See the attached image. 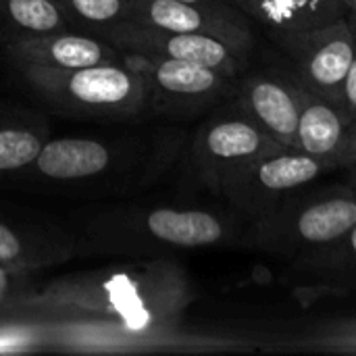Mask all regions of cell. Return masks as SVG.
I'll list each match as a JSON object with an SVG mask.
<instances>
[{"label": "cell", "mask_w": 356, "mask_h": 356, "mask_svg": "<svg viewBox=\"0 0 356 356\" xmlns=\"http://www.w3.org/2000/svg\"><path fill=\"white\" fill-rule=\"evenodd\" d=\"M194 292L186 273L165 257L56 277L27 290L17 309L115 321L127 327H175Z\"/></svg>", "instance_id": "6da1fadb"}, {"label": "cell", "mask_w": 356, "mask_h": 356, "mask_svg": "<svg viewBox=\"0 0 356 356\" xmlns=\"http://www.w3.org/2000/svg\"><path fill=\"white\" fill-rule=\"evenodd\" d=\"M232 221L207 209H111L94 217L83 234L92 254L159 259L171 250L227 242Z\"/></svg>", "instance_id": "7a4b0ae2"}, {"label": "cell", "mask_w": 356, "mask_h": 356, "mask_svg": "<svg viewBox=\"0 0 356 356\" xmlns=\"http://www.w3.org/2000/svg\"><path fill=\"white\" fill-rule=\"evenodd\" d=\"M300 192L257 219L252 240L259 250L273 259L307 265L355 227L356 192L348 188Z\"/></svg>", "instance_id": "3957f363"}, {"label": "cell", "mask_w": 356, "mask_h": 356, "mask_svg": "<svg viewBox=\"0 0 356 356\" xmlns=\"http://www.w3.org/2000/svg\"><path fill=\"white\" fill-rule=\"evenodd\" d=\"M17 71L44 102L67 115L121 119L150 108L146 77L129 60L69 71L38 67Z\"/></svg>", "instance_id": "277c9868"}, {"label": "cell", "mask_w": 356, "mask_h": 356, "mask_svg": "<svg viewBox=\"0 0 356 356\" xmlns=\"http://www.w3.org/2000/svg\"><path fill=\"white\" fill-rule=\"evenodd\" d=\"M334 169L336 167L323 159L311 156L298 148L280 146L254 159L232 177L221 196H225L238 213L257 221Z\"/></svg>", "instance_id": "5b68a950"}, {"label": "cell", "mask_w": 356, "mask_h": 356, "mask_svg": "<svg viewBox=\"0 0 356 356\" xmlns=\"http://www.w3.org/2000/svg\"><path fill=\"white\" fill-rule=\"evenodd\" d=\"M94 35L111 42L113 46L125 52L156 54L167 58H179L196 63L209 69H215L229 77H240L246 73L250 54L227 40L209 35V33H186L161 29L140 21H119L92 29Z\"/></svg>", "instance_id": "8992f818"}, {"label": "cell", "mask_w": 356, "mask_h": 356, "mask_svg": "<svg viewBox=\"0 0 356 356\" xmlns=\"http://www.w3.org/2000/svg\"><path fill=\"white\" fill-rule=\"evenodd\" d=\"M290 60L296 81L323 98L336 100L356 54V31L348 19H338L313 29L273 35Z\"/></svg>", "instance_id": "52a82bcc"}, {"label": "cell", "mask_w": 356, "mask_h": 356, "mask_svg": "<svg viewBox=\"0 0 356 356\" xmlns=\"http://www.w3.org/2000/svg\"><path fill=\"white\" fill-rule=\"evenodd\" d=\"M127 60L146 77L150 106L171 115H196L232 96L238 81V77L179 58L127 52Z\"/></svg>", "instance_id": "ba28073f"}, {"label": "cell", "mask_w": 356, "mask_h": 356, "mask_svg": "<svg viewBox=\"0 0 356 356\" xmlns=\"http://www.w3.org/2000/svg\"><path fill=\"white\" fill-rule=\"evenodd\" d=\"M280 146V142L240 113L213 117L192 140V163L200 181L211 192L221 194L227 181L244 167Z\"/></svg>", "instance_id": "9c48e42d"}, {"label": "cell", "mask_w": 356, "mask_h": 356, "mask_svg": "<svg viewBox=\"0 0 356 356\" xmlns=\"http://www.w3.org/2000/svg\"><path fill=\"white\" fill-rule=\"evenodd\" d=\"M302 90L290 71H254L238 77L232 98L240 115L282 146L296 148Z\"/></svg>", "instance_id": "30bf717a"}, {"label": "cell", "mask_w": 356, "mask_h": 356, "mask_svg": "<svg viewBox=\"0 0 356 356\" xmlns=\"http://www.w3.org/2000/svg\"><path fill=\"white\" fill-rule=\"evenodd\" d=\"M134 21L171 31L209 33L252 52L254 29L236 4H190L179 0H134Z\"/></svg>", "instance_id": "8fae6325"}, {"label": "cell", "mask_w": 356, "mask_h": 356, "mask_svg": "<svg viewBox=\"0 0 356 356\" xmlns=\"http://www.w3.org/2000/svg\"><path fill=\"white\" fill-rule=\"evenodd\" d=\"M4 54L15 67H38L69 71L104 63H127V52L111 42L75 29L29 35L2 44Z\"/></svg>", "instance_id": "7c38bea8"}, {"label": "cell", "mask_w": 356, "mask_h": 356, "mask_svg": "<svg viewBox=\"0 0 356 356\" xmlns=\"http://www.w3.org/2000/svg\"><path fill=\"white\" fill-rule=\"evenodd\" d=\"M296 148L336 169L356 165V121L340 102L302 90Z\"/></svg>", "instance_id": "4fadbf2b"}, {"label": "cell", "mask_w": 356, "mask_h": 356, "mask_svg": "<svg viewBox=\"0 0 356 356\" xmlns=\"http://www.w3.org/2000/svg\"><path fill=\"white\" fill-rule=\"evenodd\" d=\"M119 161V150L96 138L46 140L27 173L50 181H83L106 173Z\"/></svg>", "instance_id": "5bb4252c"}, {"label": "cell", "mask_w": 356, "mask_h": 356, "mask_svg": "<svg viewBox=\"0 0 356 356\" xmlns=\"http://www.w3.org/2000/svg\"><path fill=\"white\" fill-rule=\"evenodd\" d=\"M75 250L73 240L50 232L27 227L23 223H10L0 217V265L23 271L35 273L40 269L58 265L71 259Z\"/></svg>", "instance_id": "9a60e30c"}, {"label": "cell", "mask_w": 356, "mask_h": 356, "mask_svg": "<svg viewBox=\"0 0 356 356\" xmlns=\"http://www.w3.org/2000/svg\"><path fill=\"white\" fill-rule=\"evenodd\" d=\"M250 23L273 35L296 33L346 17L342 0H232Z\"/></svg>", "instance_id": "2e32d148"}, {"label": "cell", "mask_w": 356, "mask_h": 356, "mask_svg": "<svg viewBox=\"0 0 356 356\" xmlns=\"http://www.w3.org/2000/svg\"><path fill=\"white\" fill-rule=\"evenodd\" d=\"M65 29H77V25L56 0H0L2 44Z\"/></svg>", "instance_id": "e0dca14e"}, {"label": "cell", "mask_w": 356, "mask_h": 356, "mask_svg": "<svg viewBox=\"0 0 356 356\" xmlns=\"http://www.w3.org/2000/svg\"><path fill=\"white\" fill-rule=\"evenodd\" d=\"M58 317L50 311L19 309L0 317V355L54 350Z\"/></svg>", "instance_id": "ac0fdd59"}, {"label": "cell", "mask_w": 356, "mask_h": 356, "mask_svg": "<svg viewBox=\"0 0 356 356\" xmlns=\"http://www.w3.org/2000/svg\"><path fill=\"white\" fill-rule=\"evenodd\" d=\"M48 140V127L40 119L0 117V173L25 171Z\"/></svg>", "instance_id": "d6986e66"}, {"label": "cell", "mask_w": 356, "mask_h": 356, "mask_svg": "<svg viewBox=\"0 0 356 356\" xmlns=\"http://www.w3.org/2000/svg\"><path fill=\"white\" fill-rule=\"evenodd\" d=\"M305 267L321 273L340 292L356 294V223L342 240H338L317 259L309 261Z\"/></svg>", "instance_id": "ffe728a7"}, {"label": "cell", "mask_w": 356, "mask_h": 356, "mask_svg": "<svg viewBox=\"0 0 356 356\" xmlns=\"http://www.w3.org/2000/svg\"><path fill=\"white\" fill-rule=\"evenodd\" d=\"M77 27L96 29L102 25L129 21L134 0H56Z\"/></svg>", "instance_id": "44dd1931"}, {"label": "cell", "mask_w": 356, "mask_h": 356, "mask_svg": "<svg viewBox=\"0 0 356 356\" xmlns=\"http://www.w3.org/2000/svg\"><path fill=\"white\" fill-rule=\"evenodd\" d=\"M27 282L29 273L0 265V317L17 309L21 296L27 292Z\"/></svg>", "instance_id": "7402d4cb"}, {"label": "cell", "mask_w": 356, "mask_h": 356, "mask_svg": "<svg viewBox=\"0 0 356 356\" xmlns=\"http://www.w3.org/2000/svg\"><path fill=\"white\" fill-rule=\"evenodd\" d=\"M338 102L340 106L346 111V115L356 121V54L348 67V73L342 81V88H340V96H338Z\"/></svg>", "instance_id": "603a6c76"}, {"label": "cell", "mask_w": 356, "mask_h": 356, "mask_svg": "<svg viewBox=\"0 0 356 356\" xmlns=\"http://www.w3.org/2000/svg\"><path fill=\"white\" fill-rule=\"evenodd\" d=\"M179 2H190V4H234L232 0H179Z\"/></svg>", "instance_id": "cb8c5ba5"}, {"label": "cell", "mask_w": 356, "mask_h": 356, "mask_svg": "<svg viewBox=\"0 0 356 356\" xmlns=\"http://www.w3.org/2000/svg\"><path fill=\"white\" fill-rule=\"evenodd\" d=\"M342 2H344L346 8H350V10H355L356 13V0H342Z\"/></svg>", "instance_id": "d4e9b609"}]
</instances>
